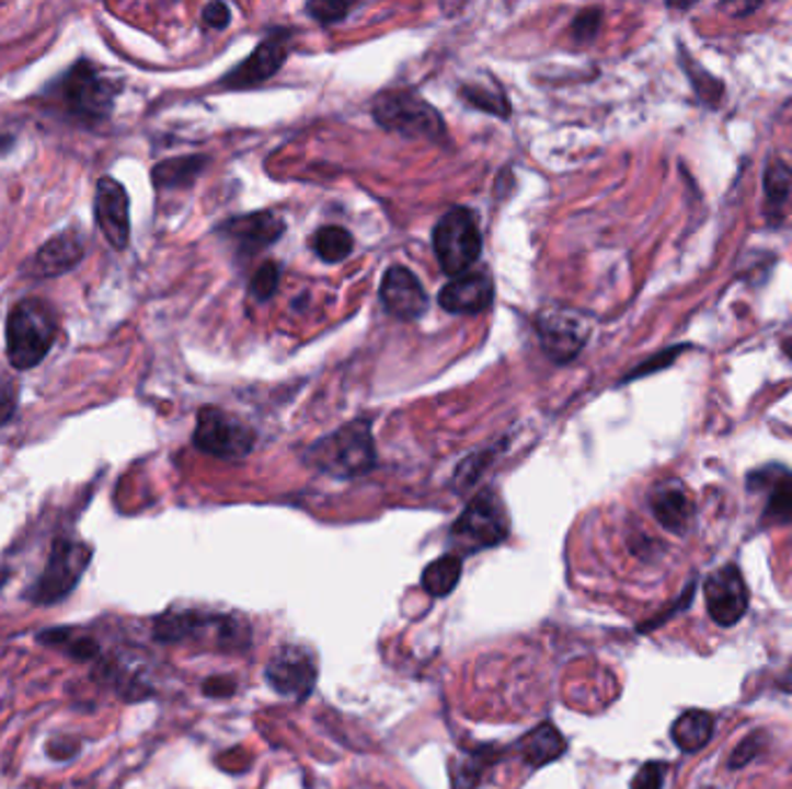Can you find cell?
<instances>
[{"label":"cell","instance_id":"35","mask_svg":"<svg viewBox=\"0 0 792 789\" xmlns=\"http://www.w3.org/2000/svg\"><path fill=\"white\" fill-rule=\"evenodd\" d=\"M16 408V392L14 384L5 378H0V423H5Z\"/></svg>","mask_w":792,"mask_h":789},{"label":"cell","instance_id":"42","mask_svg":"<svg viewBox=\"0 0 792 789\" xmlns=\"http://www.w3.org/2000/svg\"><path fill=\"white\" fill-rule=\"evenodd\" d=\"M702 789H714V787H702Z\"/></svg>","mask_w":792,"mask_h":789},{"label":"cell","instance_id":"15","mask_svg":"<svg viewBox=\"0 0 792 789\" xmlns=\"http://www.w3.org/2000/svg\"><path fill=\"white\" fill-rule=\"evenodd\" d=\"M286 37H288L286 33L269 35L246 60H243V63H239L232 72H228V77L222 79V84L230 89H246L274 77L283 66V60H286Z\"/></svg>","mask_w":792,"mask_h":789},{"label":"cell","instance_id":"8","mask_svg":"<svg viewBox=\"0 0 792 789\" xmlns=\"http://www.w3.org/2000/svg\"><path fill=\"white\" fill-rule=\"evenodd\" d=\"M452 535L469 549H486L507 537V514L494 491H482L457 519Z\"/></svg>","mask_w":792,"mask_h":789},{"label":"cell","instance_id":"25","mask_svg":"<svg viewBox=\"0 0 792 789\" xmlns=\"http://www.w3.org/2000/svg\"><path fill=\"white\" fill-rule=\"evenodd\" d=\"M207 158L205 155H186V158H172L165 163H158L153 170V184L158 188H181L191 186L197 174L205 170Z\"/></svg>","mask_w":792,"mask_h":789},{"label":"cell","instance_id":"29","mask_svg":"<svg viewBox=\"0 0 792 789\" xmlns=\"http://www.w3.org/2000/svg\"><path fill=\"white\" fill-rule=\"evenodd\" d=\"M461 95L469 100L471 105L480 107L482 112L498 114V116H510V103H507V100L501 93H486V91H480L475 86H463Z\"/></svg>","mask_w":792,"mask_h":789},{"label":"cell","instance_id":"10","mask_svg":"<svg viewBox=\"0 0 792 789\" xmlns=\"http://www.w3.org/2000/svg\"><path fill=\"white\" fill-rule=\"evenodd\" d=\"M267 683L283 697L307 699L318 681L313 655L301 646H280L267 664Z\"/></svg>","mask_w":792,"mask_h":789},{"label":"cell","instance_id":"4","mask_svg":"<svg viewBox=\"0 0 792 789\" xmlns=\"http://www.w3.org/2000/svg\"><path fill=\"white\" fill-rule=\"evenodd\" d=\"M434 251L440 262V269L459 278L469 271L482 253V234L475 216L463 209H450L434 230Z\"/></svg>","mask_w":792,"mask_h":789},{"label":"cell","instance_id":"23","mask_svg":"<svg viewBox=\"0 0 792 789\" xmlns=\"http://www.w3.org/2000/svg\"><path fill=\"white\" fill-rule=\"evenodd\" d=\"M459 579H461V558L455 554H445L424 568L422 589L434 597H445L457 589Z\"/></svg>","mask_w":792,"mask_h":789},{"label":"cell","instance_id":"30","mask_svg":"<svg viewBox=\"0 0 792 789\" xmlns=\"http://www.w3.org/2000/svg\"><path fill=\"white\" fill-rule=\"evenodd\" d=\"M278 278H280V269L274 262H264V265L255 271L253 280H251V292L257 301L269 299L276 288H278Z\"/></svg>","mask_w":792,"mask_h":789},{"label":"cell","instance_id":"39","mask_svg":"<svg viewBox=\"0 0 792 789\" xmlns=\"http://www.w3.org/2000/svg\"><path fill=\"white\" fill-rule=\"evenodd\" d=\"M758 8H760V5H756V3H748V5H723V10L730 12L733 16H744V14H748V12H756Z\"/></svg>","mask_w":792,"mask_h":789},{"label":"cell","instance_id":"31","mask_svg":"<svg viewBox=\"0 0 792 789\" xmlns=\"http://www.w3.org/2000/svg\"><path fill=\"white\" fill-rule=\"evenodd\" d=\"M665 774H667V764L646 762V764L640 766V771L635 774V778L631 782V789H663Z\"/></svg>","mask_w":792,"mask_h":789},{"label":"cell","instance_id":"34","mask_svg":"<svg viewBox=\"0 0 792 789\" xmlns=\"http://www.w3.org/2000/svg\"><path fill=\"white\" fill-rule=\"evenodd\" d=\"M348 10H351V5L330 3V0H320V3H309V5H307V12L315 19V22H320V24L338 22V19H343L345 14H348Z\"/></svg>","mask_w":792,"mask_h":789},{"label":"cell","instance_id":"17","mask_svg":"<svg viewBox=\"0 0 792 789\" xmlns=\"http://www.w3.org/2000/svg\"><path fill=\"white\" fill-rule=\"evenodd\" d=\"M81 257H84V244H81V236L72 230L60 232L51 236L47 244L35 253V257L28 262V274L33 278H56L74 269Z\"/></svg>","mask_w":792,"mask_h":789},{"label":"cell","instance_id":"7","mask_svg":"<svg viewBox=\"0 0 792 789\" xmlns=\"http://www.w3.org/2000/svg\"><path fill=\"white\" fill-rule=\"evenodd\" d=\"M195 448L218 459H243L251 450L255 436L232 415L218 408H202L193 436Z\"/></svg>","mask_w":792,"mask_h":789},{"label":"cell","instance_id":"27","mask_svg":"<svg viewBox=\"0 0 792 789\" xmlns=\"http://www.w3.org/2000/svg\"><path fill=\"white\" fill-rule=\"evenodd\" d=\"M355 248V239L348 230L343 228H336V225H330V228H322L315 232L313 236V251L320 259L330 262V265H334V262H341L348 257Z\"/></svg>","mask_w":792,"mask_h":789},{"label":"cell","instance_id":"20","mask_svg":"<svg viewBox=\"0 0 792 789\" xmlns=\"http://www.w3.org/2000/svg\"><path fill=\"white\" fill-rule=\"evenodd\" d=\"M714 736V716L693 708L681 713L673 724V741L684 753H698Z\"/></svg>","mask_w":792,"mask_h":789},{"label":"cell","instance_id":"21","mask_svg":"<svg viewBox=\"0 0 792 789\" xmlns=\"http://www.w3.org/2000/svg\"><path fill=\"white\" fill-rule=\"evenodd\" d=\"M521 751L528 766H542L565 753V739L552 722H544L521 741Z\"/></svg>","mask_w":792,"mask_h":789},{"label":"cell","instance_id":"14","mask_svg":"<svg viewBox=\"0 0 792 789\" xmlns=\"http://www.w3.org/2000/svg\"><path fill=\"white\" fill-rule=\"evenodd\" d=\"M380 299L388 313L399 320H415L429 306V297H426L422 282L405 267H390L384 271Z\"/></svg>","mask_w":792,"mask_h":789},{"label":"cell","instance_id":"41","mask_svg":"<svg viewBox=\"0 0 792 789\" xmlns=\"http://www.w3.org/2000/svg\"><path fill=\"white\" fill-rule=\"evenodd\" d=\"M781 348H783V352H785V357H788V359H792V338H785V340H783V346H781Z\"/></svg>","mask_w":792,"mask_h":789},{"label":"cell","instance_id":"2","mask_svg":"<svg viewBox=\"0 0 792 789\" xmlns=\"http://www.w3.org/2000/svg\"><path fill=\"white\" fill-rule=\"evenodd\" d=\"M307 461L334 477H359L374 471L376 448L369 421L345 423L332 436L313 442Z\"/></svg>","mask_w":792,"mask_h":789},{"label":"cell","instance_id":"24","mask_svg":"<svg viewBox=\"0 0 792 789\" xmlns=\"http://www.w3.org/2000/svg\"><path fill=\"white\" fill-rule=\"evenodd\" d=\"M679 60H681V68H684V72L688 77L690 86H693V91L698 93V97L702 100L707 107L716 109L723 103V97H725V84L721 82V79H716L714 74H709L698 63V60L688 54V49L681 47V45H679Z\"/></svg>","mask_w":792,"mask_h":789},{"label":"cell","instance_id":"3","mask_svg":"<svg viewBox=\"0 0 792 789\" xmlns=\"http://www.w3.org/2000/svg\"><path fill=\"white\" fill-rule=\"evenodd\" d=\"M93 558V546L77 542L70 537H60L54 542L45 570L39 572L35 583L24 593L31 604L49 606L64 602L74 589L79 579L84 577Z\"/></svg>","mask_w":792,"mask_h":789},{"label":"cell","instance_id":"28","mask_svg":"<svg viewBox=\"0 0 792 789\" xmlns=\"http://www.w3.org/2000/svg\"><path fill=\"white\" fill-rule=\"evenodd\" d=\"M684 350H688V346H675V348H667V350L656 352L654 357H648L646 361L640 363V367H635L631 373H628L623 378V382H631V380H638V378H646V375H654L658 371H665L667 367H673V363L677 361V357Z\"/></svg>","mask_w":792,"mask_h":789},{"label":"cell","instance_id":"33","mask_svg":"<svg viewBox=\"0 0 792 789\" xmlns=\"http://www.w3.org/2000/svg\"><path fill=\"white\" fill-rule=\"evenodd\" d=\"M600 19H602V12L600 10H584L573 24V35L575 39H579V43H588V39H594L600 31Z\"/></svg>","mask_w":792,"mask_h":789},{"label":"cell","instance_id":"6","mask_svg":"<svg viewBox=\"0 0 792 789\" xmlns=\"http://www.w3.org/2000/svg\"><path fill=\"white\" fill-rule=\"evenodd\" d=\"M66 105L72 114L97 120L105 118L118 95V84L112 79L100 74L89 60H79V63L68 72L64 89H60Z\"/></svg>","mask_w":792,"mask_h":789},{"label":"cell","instance_id":"32","mask_svg":"<svg viewBox=\"0 0 792 789\" xmlns=\"http://www.w3.org/2000/svg\"><path fill=\"white\" fill-rule=\"evenodd\" d=\"M765 739H767V736H765L762 732L748 734V736L735 747L733 757L727 759V766H730V768H742L744 764H748L750 759L758 757V753L765 747Z\"/></svg>","mask_w":792,"mask_h":789},{"label":"cell","instance_id":"11","mask_svg":"<svg viewBox=\"0 0 792 789\" xmlns=\"http://www.w3.org/2000/svg\"><path fill=\"white\" fill-rule=\"evenodd\" d=\"M538 334L547 357L556 363L575 359L588 340V322L575 311H544L538 317Z\"/></svg>","mask_w":792,"mask_h":789},{"label":"cell","instance_id":"38","mask_svg":"<svg viewBox=\"0 0 792 789\" xmlns=\"http://www.w3.org/2000/svg\"><path fill=\"white\" fill-rule=\"evenodd\" d=\"M205 693L211 695V697H226V695H232L234 693V685L228 681V678H211L205 683Z\"/></svg>","mask_w":792,"mask_h":789},{"label":"cell","instance_id":"22","mask_svg":"<svg viewBox=\"0 0 792 789\" xmlns=\"http://www.w3.org/2000/svg\"><path fill=\"white\" fill-rule=\"evenodd\" d=\"M37 641L51 646V649L64 651L66 655H70L77 662H89V660L97 658V653H100V646L93 637L77 635L72 627H51V630L39 633Z\"/></svg>","mask_w":792,"mask_h":789},{"label":"cell","instance_id":"16","mask_svg":"<svg viewBox=\"0 0 792 789\" xmlns=\"http://www.w3.org/2000/svg\"><path fill=\"white\" fill-rule=\"evenodd\" d=\"M494 282L486 274H463L450 280L438 294L440 306L455 315H475L490 309Z\"/></svg>","mask_w":792,"mask_h":789},{"label":"cell","instance_id":"9","mask_svg":"<svg viewBox=\"0 0 792 789\" xmlns=\"http://www.w3.org/2000/svg\"><path fill=\"white\" fill-rule=\"evenodd\" d=\"M707 612L721 627L737 625L748 612V585L735 562L704 579Z\"/></svg>","mask_w":792,"mask_h":789},{"label":"cell","instance_id":"37","mask_svg":"<svg viewBox=\"0 0 792 789\" xmlns=\"http://www.w3.org/2000/svg\"><path fill=\"white\" fill-rule=\"evenodd\" d=\"M77 751H79V743L72 741V739H66V736H64V739H54V741H49V745H47V755H49L51 759H60V762H66V759L74 757Z\"/></svg>","mask_w":792,"mask_h":789},{"label":"cell","instance_id":"26","mask_svg":"<svg viewBox=\"0 0 792 789\" xmlns=\"http://www.w3.org/2000/svg\"><path fill=\"white\" fill-rule=\"evenodd\" d=\"M762 186H765L767 207L774 211H783V207L788 205V199L792 195V167L781 158L771 160L765 170Z\"/></svg>","mask_w":792,"mask_h":789},{"label":"cell","instance_id":"5","mask_svg":"<svg viewBox=\"0 0 792 789\" xmlns=\"http://www.w3.org/2000/svg\"><path fill=\"white\" fill-rule=\"evenodd\" d=\"M374 116L382 128L397 130L409 137L436 139L445 135L440 114L432 105H426L420 95L409 91L382 93L374 105Z\"/></svg>","mask_w":792,"mask_h":789},{"label":"cell","instance_id":"36","mask_svg":"<svg viewBox=\"0 0 792 789\" xmlns=\"http://www.w3.org/2000/svg\"><path fill=\"white\" fill-rule=\"evenodd\" d=\"M202 19H205L207 26L220 31L230 24V10L222 3H211L205 8V12H202Z\"/></svg>","mask_w":792,"mask_h":789},{"label":"cell","instance_id":"13","mask_svg":"<svg viewBox=\"0 0 792 789\" xmlns=\"http://www.w3.org/2000/svg\"><path fill=\"white\" fill-rule=\"evenodd\" d=\"M750 491H767L762 523L790 525L792 523V471L779 463L765 465L748 475Z\"/></svg>","mask_w":792,"mask_h":789},{"label":"cell","instance_id":"40","mask_svg":"<svg viewBox=\"0 0 792 789\" xmlns=\"http://www.w3.org/2000/svg\"><path fill=\"white\" fill-rule=\"evenodd\" d=\"M779 687H781V691H785V693H792V670L779 681Z\"/></svg>","mask_w":792,"mask_h":789},{"label":"cell","instance_id":"19","mask_svg":"<svg viewBox=\"0 0 792 789\" xmlns=\"http://www.w3.org/2000/svg\"><path fill=\"white\" fill-rule=\"evenodd\" d=\"M226 230L243 253H257L262 248L272 246L274 241L283 234V230H286V225H283V220L276 218L274 213L260 211V213L230 220Z\"/></svg>","mask_w":792,"mask_h":789},{"label":"cell","instance_id":"18","mask_svg":"<svg viewBox=\"0 0 792 789\" xmlns=\"http://www.w3.org/2000/svg\"><path fill=\"white\" fill-rule=\"evenodd\" d=\"M648 504H652L656 521L669 533L684 535L688 533L690 525H693L696 519L693 498H690L688 491L675 481L658 484L652 496H648Z\"/></svg>","mask_w":792,"mask_h":789},{"label":"cell","instance_id":"1","mask_svg":"<svg viewBox=\"0 0 792 789\" xmlns=\"http://www.w3.org/2000/svg\"><path fill=\"white\" fill-rule=\"evenodd\" d=\"M56 338V320L54 311L43 299H22L10 311L5 340H8V359L16 371H28L43 361Z\"/></svg>","mask_w":792,"mask_h":789},{"label":"cell","instance_id":"12","mask_svg":"<svg viewBox=\"0 0 792 789\" xmlns=\"http://www.w3.org/2000/svg\"><path fill=\"white\" fill-rule=\"evenodd\" d=\"M95 220L110 246L116 251L128 248L130 241V201L126 188L112 176H103L95 188Z\"/></svg>","mask_w":792,"mask_h":789}]
</instances>
